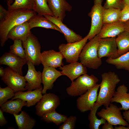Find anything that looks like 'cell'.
Segmentation results:
<instances>
[{
  "instance_id": "cell-1",
  "label": "cell",
  "mask_w": 129,
  "mask_h": 129,
  "mask_svg": "<svg viewBox=\"0 0 129 129\" xmlns=\"http://www.w3.org/2000/svg\"><path fill=\"white\" fill-rule=\"evenodd\" d=\"M7 13L4 18L0 21V41L3 47L7 40V36L10 30L13 27L28 21L36 15V12L32 10L24 9H13L11 4L7 0Z\"/></svg>"
},
{
  "instance_id": "cell-2",
  "label": "cell",
  "mask_w": 129,
  "mask_h": 129,
  "mask_svg": "<svg viewBox=\"0 0 129 129\" xmlns=\"http://www.w3.org/2000/svg\"><path fill=\"white\" fill-rule=\"evenodd\" d=\"M101 76L102 80L96 102L106 107L110 103L116 86L120 80L118 75L112 71L103 73Z\"/></svg>"
},
{
  "instance_id": "cell-3",
  "label": "cell",
  "mask_w": 129,
  "mask_h": 129,
  "mask_svg": "<svg viewBox=\"0 0 129 129\" xmlns=\"http://www.w3.org/2000/svg\"><path fill=\"white\" fill-rule=\"evenodd\" d=\"M99 39L97 35L86 43L82 50L79 59L86 68L96 69L102 65V60L99 57L97 52Z\"/></svg>"
},
{
  "instance_id": "cell-4",
  "label": "cell",
  "mask_w": 129,
  "mask_h": 129,
  "mask_svg": "<svg viewBox=\"0 0 129 129\" xmlns=\"http://www.w3.org/2000/svg\"><path fill=\"white\" fill-rule=\"evenodd\" d=\"M98 81L94 75H82L72 81L70 86L66 88V92L71 96H80L96 86Z\"/></svg>"
},
{
  "instance_id": "cell-5",
  "label": "cell",
  "mask_w": 129,
  "mask_h": 129,
  "mask_svg": "<svg viewBox=\"0 0 129 129\" xmlns=\"http://www.w3.org/2000/svg\"><path fill=\"white\" fill-rule=\"evenodd\" d=\"M102 1L103 0H94V5L88 14L91 18V25L90 31L86 36L89 40L98 33L103 24L104 8L102 5Z\"/></svg>"
},
{
  "instance_id": "cell-6",
  "label": "cell",
  "mask_w": 129,
  "mask_h": 129,
  "mask_svg": "<svg viewBox=\"0 0 129 129\" xmlns=\"http://www.w3.org/2000/svg\"><path fill=\"white\" fill-rule=\"evenodd\" d=\"M22 44L28 60L34 65H39L41 63V46L37 38L31 32Z\"/></svg>"
},
{
  "instance_id": "cell-7",
  "label": "cell",
  "mask_w": 129,
  "mask_h": 129,
  "mask_svg": "<svg viewBox=\"0 0 129 129\" xmlns=\"http://www.w3.org/2000/svg\"><path fill=\"white\" fill-rule=\"evenodd\" d=\"M88 40L86 36L81 40L59 45L58 49L66 62L69 63L78 61L82 50Z\"/></svg>"
},
{
  "instance_id": "cell-8",
  "label": "cell",
  "mask_w": 129,
  "mask_h": 129,
  "mask_svg": "<svg viewBox=\"0 0 129 129\" xmlns=\"http://www.w3.org/2000/svg\"><path fill=\"white\" fill-rule=\"evenodd\" d=\"M60 104L59 97L51 93H46L37 103L35 106L37 115L42 117L44 114L55 110Z\"/></svg>"
},
{
  "instance_id": "cell-9",
  "label": "cell",
  "mask_w": 129,
  "mask_h": 129,
  "mask_svg": "<svg viewBox=\"0 0 129 129\" xmlns=\"http://www.w3.org/2000/svg\"><path fill=\"white\" fill-rule=\"evenodd\" d=\"M120 108L110 103L109 106L102 109L98 112L97 115L104 118L107 122L113 125H123L128 126V123L123 117Z\"/></svg>"
},
{
  "instance_id": "cell-10",
  "label": "cell",
  "mask_w": 129,
  "mask_h": 129,
  "mask_svg": "<svg viewBox=\"0 0 129 129\" xmlns=\"http://www.w3.org/2000/svg\"><path fill=\"white\" fill-rule=\"evenodd\" d=\"M5 74L1 80L7 86L15 93L27 90L25 88L26 81L24 76L14 72L8 67L5 68Z\"/></svg>"
},
{
  "instance_id": "cell-11",
  "label": "cell",
  "mask_w": 129,
  "mask_h": 129,
  "mask_svg": "<svg viewBox=\"0 0 129 129\" xmlns=\"http://www.w3.org/2000/svg\"><path fill=\"white\" fill-rule=\"evenodd\" d=\"M99 87L100 84H97L77 98L76 106L80 111L83 113L91 109L97 100Z\"/></svg>"
},
{
  "instance_id": "cell-12",
  "label": "cell",
  "mask_w": 129,
  "mask_h": 129,
  "mask_svg": "<svg viewBox=\"0 0 129 129\" xmlns=\"http://www.w3.org/2000/svg\"><path fill=\"white\" fill-rule=\"evenodd\" d=\"M116 37L100 38L97 48L99 57H107L115 59L117 58L118 48Z\"/></svg>"
},
{
  "instance_id": "cell-13",
  "label": "cell",
  "mask_w": 129,
  "mask_h": 129,
  "mask_svg": "<svg viewBox=\"0 0 129 129\" xmlns=\"http://www.w3.org/2000/svg\"><path fill=\"white\" fill-rule=\"evenodd\" d=\"M28 70L24 78L27 82L25 88L27 91L40 88L42 87V73L37 71L34 65L30 61L28 60L27 63Z\"/></svg>"
},
{
  "instance_id": "cell-14",
  "label": "cell",
  "mask_w": 129,
  "mask_h": 129,
  "mask_svg": "<svg viewBox=\"0 0 129 129\" xmlns=\"http://www.w3.org/2000/svg\"><path fill=\"white\" fill-rule=\"evenodd\" d=\"M27 59L21 58L10 52L5 53L0 57V64L7 66L14 72L23 76L22 68Z\"/></svg>"
},
{
  "instance_id": "cell-15",
  "label": "cell",
  "mask_w": 129,
  "mask_h": 129,
  "mask_svg": "<svg viewBox=\"0 0 129 129\" xmlns=\"http://www.w3.org/2000/svg\"><path fill=\"white\" fill-rule=\"evenodd\" d=\"M64 58L59 51L56 52L53 50L44 51L41 53V63L43 67H59L64 65Z\"/></svg>"
},
{
  "instance_id": "cell-16",
  "label": "cell",
  "mask_w": 129,
  "mask_h": 129,
  "mask_svg": "<svg viewBox=\"0 0 129 129\" xmlns=\"http://www.w3.org/2000/svg\"><path fill=\"white\" fill-rule=\"evenodd\" d=\"M63 75H66L72 81L78 77L86 74L87 70L81 62L71 63L59 67Z\"/></svg>"
},
{
  "instance_id": "cell-17",
  "label": "cell",
  "mask_w": 129,
  "mask_h": 129,
  "mask_svg": "<svg viewBox=\"0 0 129 129\" xmlns=\"http://www.w3.org/2000/svg\"><path fill=\"white\" fill-rule=\"evenodd\" d=\"M44 16L59 28L62 33L64 35L67 43H71L79 41L83 38L81 36L77 34L68 27L59 19L50 15Z\"/></svg>"
},
{
  "instance_id": "cell-18",
  "label": "cell",
  "mask_w": 129,
  "mask_h": 129,
  "mask_svg": "<svg viewBox=\"0 0 129 129\" xmlns=\"http://www.w3.org/2000/svg\"><path fill=\"white\" fill-rule=\"evenodd\" d=\"M62 75L61 72L55 68L43 67L42 75V83L43 86L42 94H44L46 93L47 90L52 89L54 82L58 77Z\"/></svg>"
},
{
  "instance_id": "cell-19",
  "label": "cell",
  "mask_w": 129,
  "mask_h": 129,
  "mask_svg": "<svg viewBox=\"0 0 129 129\" xmlns=\"http://www.w3.org/2000/svg\"><path fill=\"white\" fill-rule=\"evenodd\" d=\"M125 31L124 22L120 21L113 23L103 24L97 35L100 38L116 37Z\"/></svg>"
},
{
  "instance_id": "cell-20",
  "label": "cell",
  "mask_w": 129,
  "mask_h": 129,
  "mask_svg": "<svg viewBox=\"0 0 129 129\" xmlns=\"http://www.w3.org/2000/svg\"><path fill=\"white\" fill-rule=\"evenodd\" d=\"M48 4L54 16L62 22L65 16L66 11H70L71 6L66 0H48Z\"/></svg>"
},
{
  "instance_id": "cell-21",
  "label": "cell",
  "mask_w": 129,
  "mask_h": 129,
  "mask_svg": "<svg viewBox=\"0 0 129 129\" xmlns=\"http://www.w3.org/2000/svg\"><path fill=\"white\" fill-rule=\"evenodd\" d=\"M42 87L33 91H27L26 92L19 91L15 93L11 100L19 98L26 102V106L29 107L35 105L42 98Z\"/></svg>"
},
{
  "instance_id": "cell-22",
  "label": "cell",
  "mask_w": 129,
  "mask_h": 129,
  "mask_svg": "<svg viewBox=\"0 0 129 129\" xmlns=\"http://www.w3.org/2000/svg\"><path fill=\"white\" fill-rule=\"evenodd\" d=\"M128 87L124 84L119 86L115 91L111 100V103L116 102L120 103L121 110L129 109V93Z\"/></svg>"
},
{
  "instance_id": "cell-23",
  "label": "cell",
  "mask_w": 129,
  "mask_h": 129,
  "mask_svg": "<svg viewBox=\"0 0 129 129\" xmlns=\"http://www.w3.org/2000/svg\"><path fill=\"white\" fill-rule=\"evenodd\" d=\"M31 29L28 21L25 22L12 28L8 33L7 38L13 41L19 39L24 41L31 32Z\"/></svg>"
},
{
  "instance_id": "cell-24",
  "label": "cell",
  "mask_w": 129,
  "mask_h": 129,
  "mask_svg": "<svg viewBox=\"0 0 129 129\" xmlns=\"http://www.w3.org/2000/svg\"><path fill=\"white\" fill-rule=\"evenodd\" d=\"M31 29L36 27L53 29L62 33L59 28L44 16L38 14L32 18L28 21Z\"/></svg>"
},
{
  "instance_id": "cell-25",
  "label": "cell",
  "mask_w": 129,
  "mask_h": 129,
  "mask_svg": "<svg viewBox=\"0 0 129 129\" xmlns=\"http://www.w3.org/2000/svg\"><path fill=\"white\" fill-rule=\"evenodd\" d=\"M27 105L26 102L21 99L17 98L14 100L7 101L1 105L0 108L3 112L9 113L13 115L18 114L22 108Z\"/></svg>"
},
{
  "instance_id": "cell-26",
  "label": "cell",
  "mask_w": 129,
  "mask_h": 129,
  "mask_svg": "<svg viewBox=\"0 0 129 129\" xmlns=\"http://www.w3.org/2000/svg\"><path fill=\"white\" fill-rule=\"evenodd\" d=\"M13 115L19 129H32L35 124L36 120L23 111L19 114Z\"/></svg>"
},
{
  "instance_id": "cell-27",
  "label": "cell",
  "mask_w": 129,
  "mask_h": 129,
  "mask_svg": "<svg viewBox=\"0 0 129 129\" xmlns=\"http://www.w3.org/2000/svg\"><path fill=\"white\" fill-rule=\"evenodd\" d=\"M118 48L117 58L129 51V33L125 31L116 38Z\"/></svg>"
},
{
  "instance_id": "cell-28",
  "label": "cell",
  "mask_w": 129,
  "mask_h": 129,
  "mask_svg": "<svg viewBox=\"0 0 129 129\" xmlns=\"http://www.w3.org/2000/svg\"><path fill=\"white\" fill-rule=\"evenodd\" d=\"M101 106L96 102L91 109L88 116V119L89 122V127L90 129H99V127L103 124L106 122L104 118L101 117L99 119L96 115V113L98 108Z\"/></svg>"
},
{
  "instance_id": "cell-29",
  "label": "cell",
  "mask_w": 129,
  "mask_h": 129,
  "mask_svg": "<svg viewBox=\"0 0 129 129\" xmlns=\"http://www.w3.org/2000/svg\"><path fill=\"white\" fill-rule=\"evenodd\" d=\"M108 64L114 65L119 69H129V51L115 59L108 58L106 60Z\"/></svg>"
},
{
  "instance_id": "cell-30",
  "label": "cell",
  "mask_w": 129,
  "mask_h": 129,
  "mask_svg": "<svg viewBox=\"0 0 129 129\" xmlns=\"http://www.w3.org/2000/svg\"><path fill=\"white\" fill-rule=\"evenodd\" d=\"M121 10L111 8L104 9L103 12V23H109L120 21L121 16Z\"/></svg>"
},
{
  "instance_id": "cell-31",
  "label": "cell",
  "mask_w": 129,
  "mask_h": 129,
  "mask_svg": "<svg viewBox=\"0 0 129 129\" xmlns=\"http://www.w3.org/2000/svg\"><path fill=\"white\" fill-rule=\"evenodd\" d=\"M41 119L47 123L53 122L57 125L64 122L67 118L66 115L59 114L55 110L43 116Z\"/></svg>"
},
{
  "instance_id": "cell-32",
  "label": "cell",
  "mask_w": 129,
  "mask_h": 129,
  "mask_svg": "<svg viewBox=\"0 0 129 129\" xmlns=\"http://www.w3.org/2000/svg\"><path fill=\"white\" fill-rule=\"evenodd\" d=\"M33 10L38 14L54 16L48 4V0H34Z\"/></svg>"
},
{
  "instance_id": "cell-33",
  "label": "cell",
  "mask_w": 129,
  "mask_h": 129,
  "mask_svg": "<svg viewBox=\"0 0 129 129\" xmlns=\"http://www.w3.org/2000/svg\"><path fill=\"white\" fill-rule=\"evenodd\" d=\"M9 52L23 59H26L22 41L19 39L14 40L13 44L10 46Z\"/></svg>"
},
{
  "instance_id": "cell-34",
  "label": "cell",
  "mask_w": 129,
  "mask_h": 129,
  "mask_svg": "<svg viewBox=\"0 0 129 129\" xmlns=\"http://www.w3.org/2000/svg\"><path fill=\"white\" fill-rule=\"evenodd\" d=\"M34 0H15L10 5L11 8L13 9H24L32 10L34 8Z\"/></svg>"
},
{
  "instance_id": "cell-35",
  "label": "cell",
  "mask_w": 129,
  "mask_h": 129,
  "mask_svg": "<svg viewBox=\"0 0 129 129\" xmlns=\"http://www.w3.org/2000/svg\"><path fill=\"white\" fill-rule=\"evenodd\" d=\"M15 93L9 87L2 88L0 87V106L14 97Z\"/></svg>"
},
{
  "instance_id": "cell-36",
  "label": "cell",
  "mask_w": 129,
  "mask_h": 129,
  "mask_svg": "<svg viewBox=\"0 0 129 129\" xmlns=\"http://www.w3.org/2000/svg\"><path fill=\"white\" fill-rule=\"evenodd\" d=\"M77 118L75 116H71L66 118L59 129H74L75 127Z\"/></svg>"
},
{
  "instance_id": "cell-37",
  "label": "cell",
  "mask_w": 129,
  "mask_h": 129,
  "mask_svg": "<svg viewBox=\"0 0 129 129\" xmlns=\"http://www.w3.org/2000/svg\"><path fill=\"white\" fill-rule=\"evenodd\" d=\"M120 21L125 22L129 19V0H124Z\"/></svg>"
},
{
  "instance_id": "cell-38",
  "label": "cell",
  "mask_w": 129,
  "mask_h": 129,
  "mask_svg": "<svg viewBox=\"0 0 129 129\" xmlns=\"http://www.w3.org/2000/svg\"><path fill=\"white\" fill-rule=\"evenodd\" d=\"M124 0H106L103 7L105 9L113 8L120 9L122 8Z\"/></svg>"
},
{
  "instance_id": "cell-39",
  "label": "cell",
  "mask_w": 129,
  "mask_h": 129,
  "mask_svg": "<svg viewBox=\"0 0 129 129\" xmlns=\"http://www.w3.org/2000/svg\"><path fill=\"white\" fill-rule=\"evenodd\" d=\"M3 112L0 108V126H2L7 123V121L5 118L3 114Z\"/></svg>"
},
{
  "instance_id": "cell-40",
  "label": "cell",
  "mask_w": 129,
  "mask_h": 129,
  "mask_svg": "<svg viewBox=\"0 0 129 129\" xmlns=\"http://www.w3.org/2000/svg\"><path fill=\"white\" fill-rule=\"evenodd\" d=\"M8 11L1 5H0V21L3 19L6 16Z\"/></svg>"
},
{
  "instance_id": "cell-41",
  "label": "cell",
  "mask_w": 129,
  "mask_h": 129,
  "mask_svg": "<svg viewBox=\"0 0 129 129\" xmlns=\"http://www.w3.org/2000/svg\"><path fill=\"white\" fill-rule=\"evenodd\" d=\"M102 128V129H114L113 125L107 122H106L103 124Z\"/></svg>"
},
{
  "instance_id": "cell-42",
  "label": "cell",
  "mask_w": 129,
  "mask_h": 129,
  "mask_svg": "<svg viewBox=\"0 0 129 129\" xmlns=\"http://www.w3.org/2000/svg\"><path fill=\"white\" fill-rule=\"evenodd\" d=\"M123 118L125 120L129 123V109L125 111L123 113Z\"/></svg>"
},
{
  "instance_id": "cell-43",
  "label": "cell",
  "mask_w": 129,
  "mask_h": 129,
  "mask_svg": "<svg viewBox=\"0 0 129 129\" xmlns=\"http://www.w3.org/2000/svg\"><path fill=\"white\" fill-rule=\"evenodd\" d=\"M125 31L129 33V19L124 22Z\"/></svg>"
},
{
  "instance_id": "cell-44",
  "label": "cell",
  "mask_w": 129,
  "mask_h": 129,
  "mask_svg": "<svg viewBox=\"0 0 129 129\" xmlns=\"http://www.w3.org/2000/svg\"><path fill=\"white\" fill-rule=\"evenodd\" d=\"M114 129H128L127 127H126L125 126L123 125H119L118 126H115Z\"/></svg>"
},
{
  "instance_id": "cell-45",
  "label": "cell",
  "mask_w": 129,
  "mask_h": 129,
  "mask_svg": "<svg viewBox=\"0 0 129 129\" xmlns=\"http://www.w3.org/2000/svg\"><path fill=\"white\" fill-rule=\"evenodd\" d=\"M5 69L2 67H1L0 68V76L2 77L4 74L5 73Z\"/></svg>"
},
{
  "instance_id": "cell-46",
  "label": "cell",
  "mask_w": 129,
  "mask_h": 129,
  "mask_svg": "<svg viewBox=\"0 0 129 129\" xmlns=\"http://www.w3.org/2000/svg\"><path fill=\"white\" fill-rule=\"evenodd\" d=\"M9 2V3L11 4L13 3V0H6Z\"/></svg>"
},
{
  "instance_id": "cell-47",
  "label": "cell",
  "mask_w": 129,
  "mask_h": 129,
  "mask_svg": "<svg viewBox=\"0 0 129 129\" xmlns=\"http://www.w3.org/2000/svg\"><path fill=\"white\" fill-rule=\"evenodd\" d=\"M128 129H129V125L128 126Z\"/></svg>"
},
{
  "instance_id": "cell-48",
  "label": "cell",
  "mask_w": 129,
  "mask_h": 129,
  "mask_svg": "<svg viewBox=\"0 0 129 129\" xmlns=\"http://www.w3.org/2000/svg\"><path fill=\"white\" fill-rule=\"evenodd\" d=\"M129 73V69L128 70Z\"/></svg>"
}]
</instances>
